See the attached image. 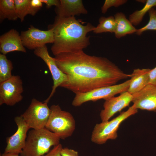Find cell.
Returning <instances> with one entry per match:
<instances>
[{
	"mask_svg": "<svg viewBox=\"0 0 156 156\" xmlns=\"http://www.w3.org/2000/svg\"><path fill=\"white\" fill-rule=\"evenodd\" d=\"M53 58L68 77L60 87L75 94L115 85L130 77L107 58L89 55L83 50L62 53Z\"/></svg>",
	"mask_w": 156,
	"mask_h": 156,
	"instance_id": "cell-1",
	"label": "cell"
},
{
	"mask_svg": "<svg viewBox=\"0 0 156 156\" xmlns=\"http://www.w3.org/2000/svg\"><path fill=\"white\" fill-rule=\"evenodd\" d=\"M95 27L88 23L83 25L75 16L61 17L56 16L54 23L48 29L53 31L54 42L51 50L55 56L60 53L83 50L90 44L89 32Z\"/></svg>",
	"mask_w": 156,
	"mask_h": 156,
	"instance_id": "cell-2",
	"label": "cell"
},
{
	"mask_svg": "<svg viewBox=\"0 0 156 156\" xmlns=\"http://www.w3.org/2000/svg\"><path fill=\"white\" fill-rule=\"evenodd\" d=\"M60 138L45 128L32 129L28 133L21 156H42L49 151L51 147L59 144Z\"/></svg>",
	"mask_w": 156,
	"mask_h": 156,
	"instance_id": "cell-3",
	"label": "cell"
},
{
	"mask_svg": "<svg viewBox=\"0 0 156 156\" xmlns=\"http://www.w3.org/2000/svg\"><path fill=\"white\" fill-rule=\"evenodd\" d=\"M51 113L45 128L64 140L70 136L75 128V121L69 112L62 110L58 105L50 107Z\"/></svg>",
	"mask_w": 156,
	"mask_h": 156,
	"instance_id": "cell-4",
	"label": "cell"
},
{
	"mask_svg": "<svg viewBox=\"0 0 156 156\" xmlns=\"http://www.w3.org/2000/svg\"><path fill=\"white\" fill-rule=\"evenodd\" d=\"M138 112L133 106L130 107L125 111L111 120L96 124L92 131L91 141L98 144L105 143L109 140H115L118 136L117 131L120 124L130 116Z\"/></svg>",
	"mask_w": 156,
	"mask_h": 156,
	"instance_id": "cell-5",
	"label": "cell"
},
{
	"mask_svg": "<svg viewBox=\"0 0 156 156\" xmlns=\"http://www.w3.org/2000/svg\"><path fill=\"white\" fill-rule=\"evenodd\" d=\"M130 82V79L119 84L98 88L86 93L76 94L72 105L78 107L88 101H95L101 99L105 100L117 94L127 91Z\"/></svg>",
	"mask_w": 156,
	"mask_h": 156,
	"instance_id": "cell-6",
	"label": "cell"
},
{
	"mask_svg": "<svg viewBox=\"0 0 156 156\" xmlns=\"http://www.w3.org/2000/svg\"><path fill=\"white\" fill-rule=\"evenodd\" d=\"M47 103L33 98L28 108L22 114L30 129H38L45 128L51 109Z\"/></svg>",
	"mask_w": 156,
	"mask_h": 156,
	"instance_id": "cell-7",
	"label": "cell"
},
{
	"mask_svg": "<svg viewBox=\"0 0 156 156\" xmlns=\"http://www.w3.org/2000/svg\"><path fill=\"white\" fill-rule=\"evenodd\" d=\"M22 81L19 76L12 75L0 83V105L13 106L23 99Z\"/></svg>",
	"mask_w": 156,
	"mask_h": 156,
	"instance_id": "cell-8",
	"label": "cell"
},
{
	"mask_svg": "<svg viewBox=\"0 0 156 156\" xmlns=\"http://www.w3.org/2000/svg\"><path fill=\"white\" fill-rule=\"evenodd\" d=\"M20 36L23 46L30 50H34L46 44L53 43L54 40L52 29L42 30L32 25L27 30L21 31Z\"/></svg>",
	"mask_w": 156,
	"mask_h": 156,
	"instance_id": "cell-9",
	"label": "cell"
},
{
	"mask_svg": "<svg viewBox=\"0 0 156 156\" xmlns=\"http://www.w3.org/2000/svg\"><path fill=\"white\" fill-rule=\"evenodd\" d=\"M34 53L36 56L42 59L46 64L53 80V83L51 92L48 98L44 101L48 103L55 92L56 88L66 81L68 77L58 68L53 58L50 56L46 45L35 49Z\"/></svg>",
	"mask_w": 156,
	"mask_h": 156,
	"instance_id": "cell-10",
	"label": "cell"
},
{
	"mask_svg": "<svg viewBox=\"0 0 156 156\" xmlns=\"http://www.w3.org/2000/svg\"><path fill=\"white\" fill-rule=\"evenodd\" d=\"M14 120L17 129L13 135L7 138V145L4 153L20 154L25 146L27 132L30 128L21 115L15 117Z\"/></svg>",
	"mask_w": 156,
	"mask_h": 156,
	"instance_id": "cell-11",
	"label": "cell"
},
{
	"mask_svg": "<svg viewBox=\"0 0 156 156\" xmlns=\"http://www.w3.org/2000/svg\"><path fill=\"white\" fill-rule=\"evenodd\" d=\"M132 99V94L126 91L117 96H114L105 100L104 108L100 114L102 121L109 120L115 114L129 106Z\"/></svg>",
	"mask_w": 156,
	"mask_h": 156,
	"instance_id": "cell-12",
	"label": "cell"
},
{
	"mask_svg": "<svg viewBox=\"0 0 156 156\" xmlns=\"http://www.w3.org/2000/svg\"><path fill=\"white\" fill-rule=\"evenodd\" d=\"M132 96L135 108L156 112V86L149 84Z\"/></svg>",
	"mask_w": 156,
	"mask_h": 156,
	"instance_id": "cell-13",
	"label": "cell"
},
{
	"mask_svg": "<svg viewBox=\"0 0 156 156\" xmlns=\"http://www.w3.org/2000/svg\"><path fill=\"white\" fill-rule=\"evenodd\" d=\"M0 51L1 54L5 55L14 51L26 52L20 34L16 30L12 29L0 36Z\"/></svg>",
	"mask_w": 156,
	"mask_h": 156,
	"instance_id": "cell-14",
	"label": "cell"
},
{
	"mask_svg": "<svg viewBox=\"0 0 156 156\" xmlns=\"http://www.w3.org/2000/svg\"><path fill=\"white\" fill-rule=\"evenodd\" d=\"M60 5L55 9L57 16L68 17L88 13L81 0H60Z\"/></svg>",
	"mask_w": 156,
	"mask_h": 156,
	"instance_id": "cell-15",
	"label": "cell"
},
{
	"mask_svg": "<svg viewBox=\"0 0 156 156\" xmlns=\"http://www.w3.org/2000/svg\"><path fill=\"white\" fill-rule=\"evenodd\" d=\"M149 68H136L130 74V82L127 92L131 94L140 91L149 83Z\"/></svg>",
	"mask_w": 156,
	"mask_h": 156,
	"instance_id": "cell-16",
	"label": "cell"
},
{
	"mask_svg": "<svg viewBox=\"0 0 156 156\" xmlns=\"http://www.w3.org/2000/svg\"><path fill=\"white\" fill-rule=\"evenodd\" d=\"M116 26L114 32L115 36L120 38L127 34L135 33L136 29L122 12H117L114 15Z\"/></svg>",
	"mask_w": 156,
	"mask_h": 156,
	"instance_id": "cell-17",
	"label": "cell"
},
{
	"mask_svg": "<svg viewBox=\"0 0 156 156\" xmlns=\"http://www.w3.org/2000/svg\"><path fill=\"white\" fill-rule=\"evenodd\" d=\"M14 1L17 16L21 22L27 15L34 16L40 9L32 6L31 0H14Z\"/></svg>",
	"mask_w": 156,
	"mask_h": 156,
	"instance_id": "cell-18",
	"label": "cell"
},
{
	"mask_svg": "<svg viewBox=\"0 0 156 156\" xmlns=\"http://www.w3.org/2000/svg\"><path fill=\"white\" fill-rule=\"evenodd\" d=\"M18 18L14 0H0V22L5 18L10 21H15Z\"/></svg>",
	"mask_w": 156,
	"mask_h": 156,
	"instance_id": "cell-19",
	"label": "cell"
},
{
	"mask_svg": "<svg viewBox=\"0 0 156 156\" xmlns=\"http://www.w3.org/2000/svg\"><path fill=\"white\" fill-rule=\"evenodd\" d=\"M99 24L95 27L93 32L96 34L103 32L114 33L116 23L114 16H101L99 19Z\"/></svg>",
	"mask_w": 156,
	"mask_h": 156,
	"instance_id": "cell-20",
	"label": "cell"
},
{
	"mask_svg": "<svg viewBox=\"0 0 156 156\" xmlns=\"http://www.w3.org/2000/svg\"><path fill=\"white\" fill-rule=\"evenodd\" d=\"M155 6H156V0H146L144 6L141 9L135 11L129 15V20L133 25H139L146 14Z\"/></svg>",
	"mask_w": 156,
	"mask_h": 156,
	"instance_id": "cell-21",
	"label": "cell"
},
{
	"mask_svg": "<svg viewBox=\"0 0 156 156\" xmlns=\"http://www.w3.org/2000/svg\"><path fill=\"white\" fill-rule=\"evenodd\" d=\"M13 64L8 60L5 55L0 54V83L10 78L12 76V71L13 69Z\"/></svg>",
	"mask_w": 156,
	"mask_h": 156,
	"instance_id": "cell-22",
	"label": "cell"
},
{
	"mask_svg": "<svg viewBox=\"0 0 156 156\" xmlns=\"http://www.w3.org/2000/svg\"><path fill=\"white\" fill-rule=\"evenodd\" d=\"M155 10L152 8L148 11L149 19L148 23L144 27L137 29L135 33L137 34L140 35L143 32L147 30H156V14Z\"/></svg>",
	"mask_w": 156,
	"mask_h": 156,
	"instance_id": "cell-23",
	"label": "cell"
},
{
	"mask_svg": "<svg viewBox=\"0 0 156 156\" xmlns=\"http://www.w3.org/2000/svg\"><path fill=\"white\" fill-rule=\"evenodd\" d=\"M127 1L126 0H105L101 8V12L105 14L110 8L118 7L125 4Z\"/></svg>",
	"mask_w": 156,
	"mask_h": 156,
	"instance_id": "cell-24",
	"label": "cell"
},
{
	"mask_svg": "<svg viewBox=\"0 0 156 156\" xmlns=\"http://www.w3.org/2000/svg\"><path fill=\"white\" fill-rule=\"evenodd\" d=\"M62 148V145L60 143L54 146L52 149L46 154L42 156H62L61 152Z\"/></svg>",
	"mask_w": 156,
	"mask_h": 156,
	"instance_id": "cell-25",
	"label": "cell"
},
{
	"mask_svg": "<svg viewBox=\"0 0 156 156\" xmlns=\"http://www.w3.org/2000/svg\"><path fill=\"white\" fill-rule=\"evenodd\" d=\"M61 154L62 156H79L77 151L67 148H63Z\"/></svg>",
	"mask_w": 156,
	"mask_h": 156,
	"instance_id": "cell-26",
	"label": "cell"
},
{
	"mask_svg": "<svg viewBox=\"0 0 156 156\" xmlns=\"http://www.w3.org/2000/svg\"><path fill=\"white\" fill-rule=\"evenodd\" d=\"M42 3L46 5L47 8H50L53 6H55L57 7L60 3V0H40Z\"/></svg>",
	"mask_w": 156,
	"mask_h": 156,
	"instance_id": "cell-27",
	"label": "cell"
},
{
	"mask_svg": "<svg viewBox=\"0 0 156 156\" xmlns=\"http://www.w3.org/2000/svg\"><path fill=\"white\" fill-rule=\"evenodd\" d=\"M149 83L156 86V66L154 68L151 69L149 73Z\"/></svg>",
	"mask_w": 156,
	"mask_h": 156,
	"instance_id": "cell-28",
	"label": "cell"
},
{
	"mask_svg": "<svg viewBox=\"0 0 156 156\" xmlns=\"http://www.w3.org/2000/svg\"><path fill=\"white\" fill-rule=\"evenodd\" d=\"M19 154L15 153H4L0 156H19Z\"/></svg>",
	"mask_w": 156,
	"mask_h": 156,
	"instance_id": "cell-29",
	"label": "cell"
},
{
	"mask_svg": "<svg viewBox=\"0 0 156 156\" xmlns=\"http://www.w3.org/2000/svg\"><path fill=\"white\" fill-rule=\"evenodd\" d=\"M155 13L156 14V10H155Z\"/></svg>",
	"mask_w": 156,
	"mask_h": 156,
	"instance_id": "cell-30",
	"label": "cell"
}]
</instances>
